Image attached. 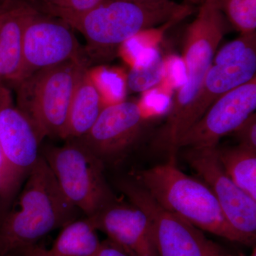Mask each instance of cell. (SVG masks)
Segmentation results:
<instances>
[{"instance_id":"1","label":"cell","mask_w":256,"mask_h":256,"mask_svg":"<svg viewBox=\"0 0 256 256\" xmlns=\"http://www.w3.org/2000/svg\"><path fill=\"white\" fill-rule=\"evenodd\" d=\"M44 11L60 18L85 38L87 53L96 58L110 57L124 42L158 26L178 22L195 8L172 0L136 3L102 0L86 11L75 12L44 5Z\"/></svg>"},{"instance_id":"2","label":"cell","mask_w":256,"mask_h":256,"mask_svg":"<svg viewBox=\"0 0 256 256\" xmlns=\"http://www.w3.org/2000/svg\"><path fill=\"white\" fill-rule=\"evenodd\" d=\"M18 206L0 225V256H22L44 237L78 220L41 156L22 186Z\"/></svg>"},{"instance_id":"3","label":"cell","mask_w":256,"mask_h":256,"mask_svg":"<svg viewBox=\"0 0 256 256\" xmlns=\"http://www.w3.org/2000/svg\"><path fill=\"white\" fill-rule=\"evenodd\" d=\"M226 28L225 15L218 0H204L185 36L183 60L186 82L178 89L166 122L154 142L156 149L168 152L172 160L178 152L176 144L182 136L186 114L213 64Z\"/></svg>"},{"instance_id":"4","label":"cell","mask_w":256,"mask_h":256,"mask_svg":"<svg viewBox=\"0 0 256 256\" xmlns=\"http://www.w3.org/2000/svg\"><path fill=\"white\" fill-rule=\"evenodd\" d=\"M136 182L162 206L200 230L249 245L228 223L206 184L184 173L174 161L144 170Z\"/></svg>"},{"instance_id":"5","label":"cell","mask_w":256,"mask_h":256,"mask_svg":"<svg viewBox=\"0 0 256 256\" xmlns=\"http://www.w3.org/2000/svg\"><path fill=\"white\" fill-rule=\"evenodd\" d=\"M86 69V60H69L37 70L15 86L16 107L42 140L65 138L70 102Z\"/></svg>"},{"instance_id":"6","label":"cell","mask_w":256,"mask_h":256,"mask_svg":"<svg viewBox=\"0 0 256 256\" xmlns=\"http://www.w3.org/2000/svg\"><path fill=\"white\" fill-rule=\"evenodd\" d=\"M42 154L64 196L86 216L118 200L106 181L104 161L80 140L48 146Z\"/></svg>"},{"instance_id":"7","label":"cell","mask_w":256,"mask_h":256,"mask_svg":"<svg viewBox=\"0 0 256 256\" xmlns=\"http://www.w3.org/2000/svg\"><path fill=\"white\" fill-rule=\"evenodd\" d=\"M42 140L31 121L12 102L0 84V150L2 171L0 207L8 208L42 156Z\"/></svg>"},{"instance_id":"8","label":"cell","mask_w":256,"mask_h":256,"mask_svg":"<svg viewBox=\"0 0 256 256\" xmlns=\"http://www.w3.org/2000/svg\"><path fill=\"white\" fill-rule=\"evenodd\" d=\"M120 191L146 214L156 256H207L214 242L202 230L158 203L138 182L122 180Z\"/></svg>"},{"instance_id":"9","label":"cell","mask_w":256,"mask_h":256,"mask_svg":"<svg viewBox=\"0 0 256 256\" xmlns=\"http://www.w3.org/2000/svg\"><path fill=\"white\" fill-rule=\"evenodd\" d=\"M216 148L188 149L185 158L213 192L230 225L252 245L256 236V200L229 178L218 160Z\"/></svg>"},{"instance_id":"10","label":"cell","mask_w":256,"mask_h":256,"mask_svg":"<svg viewBox=\"0 0 256 256\" xmlns=\"http://www.w3.org/2000/svg\"><path fill=\"white\" fill-rule=\"evenodd\" d=\"M54 18L37 11L28 20L23 34L18 82L37 70L69 60H86L85 52L72 28Z\"/></svg>"},{"instance_id":"11","label":"cell","mask_w":256,"mask_h":256,"mask_svg":"<svg viewBox=\"0 0 256 256\" xmlns=\"http://www.w3.org/2000/svg\"><path fill=\"white\" fill-rule=\"evenodd\" d=\"M256 109V79L236 88L210 106L203 116L180 138L181 148H216L222 138L235 132Z\"/></svg>"},{"instance_id":"12","label":"cell","mask_w":256,"mask_h":256,"mask_svg":"<svg viewBox=\"0 0 256 256\" xmlns=\"http://www.w3.org/2000/svg\"><path fill=\"white\" fill-rule=\"evenodd\" d=\"M142 107L124 100L106 106L90 130L78 138L100 160L121 156L139 137L144 122Z\"/></svg>"},{"instance_id":"13","label":"cell","mask_w":256,"mask_h":256,"mask_svg":"<svg viewBox=\"0 0 256 256\" xmlns=\"http://www.w3.org/2000/svg\"><path fill=\"white\" fill-rule=\"evenodd\" d=\"M96 230L130 256H156L150 224L140 208L118 200L88 217Z\"/></svg>"},{"instance_id":"14","label":"cell","mask_w":256,"mask_h":256,"mask_svg":"<svg viewBox=\"0 0 256 256\" xmlns=\"http://www.w3.org/2000/svg\"><path fill=\"white\" fill-rule=\"evenodd\" d=\"M256 73V44L248 47L238 60L212 64L186 114L182 136L216 101L236 88L250 82L255 78Z\"/></svg>"},{"instance_id":"15","label":"cell","mask_w":256,"mask_h":256,"mask_svg":"<svg viewBox=\"0 0 256 256\" xmlns=\"http://www.w3.org/2000/svg\"><path fill=\"white\" fill-rule=\"evenodd\" d=\"M38 10L26 0H0V84L20 82L24 31Z\"/></svg>"},{"instance_id":"16","label":"cell","mask_w":256,"mask_h":256,"mask_svg":"<svg viewBox=\"0 0 256 256\" xmlns=\"http://www.w3.org/2000/svg\"><path fill=\"white\" fill-rule=\"evenodd\" d=\"M105 105L88 69L84 72L72 98L64 140L86 134Z\"/></svg>"},{"instance_id":"17","label":"cell","mask_w":256,"mask_h":256,"mask_svg":"<svg viewBox=\"0 0 256 256\" xmlns=\"http://www.w3.org/2000/svg\"><path fill=\"white\" fill-rule=\"evenodd\" d=\"M88 217L63 227L46 256H98L101 242Z\"/></svg>"},{"instance_id":"18","label":"cell","mask_w":256,"mask_h":256,"mask_svg":"<svg viewBox=\"0 0 256 256\" xmlns=\"http://www.w3.org/2000/svg\"><path fill=\"white\" fill-rule=\"evenodd\" d=\"M216 150L220 164L229 178L256 200V150L240 144L217 146Z\"/></svg>"},{"instance_id":"19","label":"cell","mask_w":256,"mask_h":256,"mask_svg":"<svg viewBox=\"0 0 256 256\" xmlns=\"http://www.w3.org/2000/svg\"><path fill=\"white\" fill-rule=\"evenodd\" d=\"M164 63L162 57L154 54L149 62L134 66L128 75V88L132 92H143L156 85L163 78Z\"/></svg>"},{"instance_id":"20","label":"cell","mask_w":256,"mask_h":256,"mask_svg":"<svg viewBox=\"0 0 256 256\" xmlns=\"http://www.w3.org/2000/svg\"><path fill=\"white\" fill-rule=\"evenodd\" d=\"M218 6L229 22L244 34L256 30V0H218Z\"/></svg>"},{"instance_id":"21","label":"cell","mask_w":256,"mask_h":256,"mask_svg":"<svg viewBox=\"0 0 256 256\" xmlns=\"http://www.w3.org/2000/svg\"><path fill=\"white\" fill-rule=\"evenodd\" d=\"M256 44V32L244 34L216 54L213 64H226L238 60L247 48Z\"/></svg>"},{"instance_id":"22","label":"cell","mask_w":256,"mask_h":256,"mask_svg":"<svg viewBox=\"0 0 256 256\" xmlns=\"http://www.w3.org/2000/svg\"><path fill=\"white\" fill-rule=\"evenodd\" d=\"M239 141V144L256 150V117L252 114L234 132Z\"/></svg>"},{"instance_id":"23","label":"cell","mask_w":256,"mask_h":256,"mask_svg":"<svg viewBox=\"0 0 256 256\" xmlns=\"http://www.w3.org/2000/svg\"><path fill=\"white\" fill-rule=\"evenodd\" d=\"M45 6L70 11H86L98 4L102 0H42Z\"/></svg>"},{"instance_id":"24","label":"cell","mask_w":256,"mask_h":256,"mask_svg":"<svg viewBox=\"0 0 256 256\" xmlns=\"http://www.w3.org/2000/svg\"><path fill=\"white\" fill-rule=\"evenodd\" d=\"M98 256H130L122 250L118 246L116 245L110 240L101 242V246Z\"/></svg>"},{"instance_id":"25","label":"cell","mask_w":256,"mask_h":256,"mask_svg":"<svg viewBox=\"0 0 256 256\" xmlns=\"http://www.w3.org/2000/svg\"><path fill=\"white\" fill-rule=\"evenodd\" d=\"M22 256H46V249L36 246L25 252Z\"/></svg>"},{"instance_id":"26","label":"cell","mask_w":256,"mask_h":256,"mask_svg":"<svg viewBox=\"0 0 256 256\" xmlns=\"http://www.w3.org/2000/svg\"><path fill=\"white\" fill-rule=\"evenodd\" d=\"M207 256H232L227 252H224L220 248L214 244L212 248L210 249V252H208Z\"/></svg>"},{"instance_id":"27","label":"cell","mask_w":256,"mask_h":256,"mask_svg":"<svg viewBox=\"0 0 256 256\" xmlns=\"http://www.w3.org/2000/svg\"><path fill=\"white\" fill-rule=\"evenodd\" d=\"M124 1L131 2L136 3H150L160 1V0H124Z\"/></svg>"},{"instance_id":"28","label":"cell","mask_w":256,"mask_h":256,"mask_svg":"<svg viewBox=\"0 0 256 256\" xmlns=\"http://www.w3.org/2000/svg\"><path fill=\"white\" fill-rule=\"evenodd\" d=\"M2 171V158L1 150H0V183H1Z\"/></svg>"},{"instance_id":"29","label":"cell","mask_w":256,"mask_h":256,"mask_svg":"<svg viewBox=\"0 0 256 256\" xmlns=\"http://www.w3.org/2000/svg\"><path fill=\"white\" fill-rule=\"evenodd\" d=\"M248 256H256V247L254 248V249H252V252H250V255Z\"/></svg>"}]
</instances>
